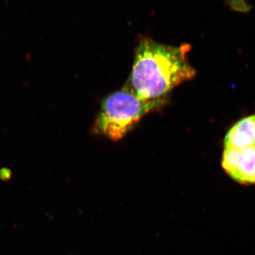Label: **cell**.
<instances>
[{
  "label": "cell",
  "mask_w": 255,
  "mask_h": 255,
  "mask_svg": "<svg viewBox=\"0 0 255 255\" xmlns=\"http://www.w3.org/2000/svg\"><path fill=\"white\" fill-rule=\"evenodd\" d=\"M191 48L189 44L169 46L142 38L135 48L131 73L124 87L144 101L168 97L175 87L195 78V69L188 59Z\"/></svg>",
  "instance_id": "1"
},
{
  "label": "cell",
  "mask_w": 255,
  "mask_h": 255,
  "mask_svg": "<svg viewBox=\"0 0 255 255\" xmlns=\"http://www.w3.org/2000/svg\"><path fill=\"white\" fill-rule=\"evenodd\" d=\"M169 102L168 97L144 101L125 87L104 99L92 130L97 135L118 141L128 133L145 115Z\"/></svg>",
  "instance_id": "2"
},
{
  "label": "cell",
  "mask_w": 255,
  "mask_h": 255,
  "mask_svg": "<svg viewBox=\"0 0 255 255\" xmlns=\"http://www.w3.org/2000/svg\"><path fill=\"white\" fill-rule=\"evenodd\" d=\"M221 164L235 182L243 185H255V146L240 150L224 149Z\"/></svg>",
  "instance_id": "3"
},
{
  "label": "cell",
  "mask_w": 255,
  "mask_h": 255,
  "mask_svg": "<svg viewBox=\"0 0 255 255\" xmlns=\"http://www.w3.org/2000/svg\"><path fill=\"white\" fill-rule=\"evenodd\" d=\"M255 146V114L237 122L226 134L224 149H245Z\"/></svg>",
  "instance_id": "4"
},
{
  "label": "cell",
  "mask_w": 255,
  "mask_h": 255,
  "mask_svg": "<svg viewBox=\"0 0 255 255\" xmlns=\"http://www.w3.org/2000/svg\"><path fill=\"white\" fill-rule=\"evenodd\" d=\"M231 9L238 12L246 13L251 10V6L246 0H226Z\"/></svg>",
  "instance_id": "5"
}]
</instances>
